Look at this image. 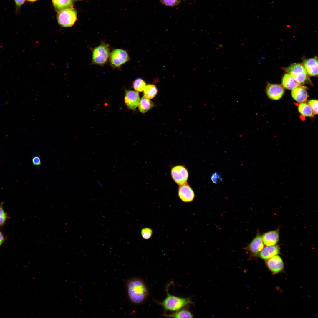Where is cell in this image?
<instances>
[{"label": "cell", "mask_w": 318, "mask_h": 318, "mask_svg": "<svg viewBox=\"0 0 318 318\" xmlns=\"http://www.w3.org/2000/svg\"><path fill=\"white\" fill-rule=\"evenodd\" d=\"M128 298L134 304H140L146 299L148 294V288L143 281L138 278H132L126 283Z\"/></svg>", "instance_id": "obj_1"}, {"label": "cell", "mask_w": 318, "mask_h": 318, "mask_svg": "<svg viewBox=\"0 0 318 318\" xmlns=\"http://www.w3.org/2000/svg\"><path fill=\"white\" fill-rule=\"evenodd\" d=\"M283 69L300 85L312 83L309 76L302 64L295 63L292 64L288 67L283 68Z\"/></svg>", "instance_id": "obj_2"}, {"label": "cell", "mask_w": 318, "mask_h": 318, "mask_svg": "<svg viewBox=\"0 0 318 318\" xmlns=\"http://www.w3.org/2000/svg\"><path fill=\"white\" fill-rule=\"evenodd\" d=\"M110 53L109 44L102 42L92 50L91 64L103 66L107 62Z\"/></svg>", "instance_id": "obj_3"}, {"label": "cell", "mask_w": 318, "mask_h": 318, "mask_svg": "<svg viewBox=\"0 0 318 318\" xmlns=\"http://www.w3.org/2000/svg\"><path fill=\"white\" fill-rule=\"evenodd\" d=\"M192 303L189 298L180 297L168 293L166 298L159 304L167 310L175 311Z\"/></svg>", "instance_id": "obj_4"}, {"label": "cell", "mask_w": 318, "mask_h": 318, "mask_svg": "<svg viewBox=\"0 0 318 318\" xmlns=\"http://www.w3.org/2000/svg\"><path fill=\"white\" fill-rule=\"evenodd\" d=\"M77 11L73 7L62 9L57 12V22L62 27H71L77 20Z\"/></svg>", "instance_id": "obj_5"}, {"label": "cell", "mask_w": 318, "mask_h": 318, "mask_svg": "<svg viewBox=\"0 0 318 318\" xmlns=\"http://www.w3.org/2000/svg\"><path fill=\"white\" fill-rule=\"evenodd\" d=\"M109 62L113 68H120L130 60V57L127 51L121 49H115L110 53Z\"/></svg>", "instance_id": "obj_6"}, {"label": "cell", "mask_w": 318, "mask_h": 318, "mask_svg": "<svg viewBox=\"0 0 318 318\" xmlns=\"http://www.w3.org/2000/svg\"><path fill=\"white\" fill-rule=\"evenodd\" d=\"M170 173L172 179L179 186L187 183L189 173L187 169L184 165L173 166L171 168Z\"/></svg>", "instance_id": "obj_7"}, {"label": "cell", "mask_w": 318, "mask_h": 318, "mask_svg": "<svg viewBox=\"0 0 318 318\" xmlns=\"http://www.w3.org/2000/svg\"><path fill=\"white\" fill-rule=\"evenodd\" d=\"M264 244L261 234L258 231L256 236L244 249L253 256H258L263 249Z\"/></svg>", "instance_id": "obj_8"}, {"label": "cell", "mask_w": 318, "mask_h": 318, "mask_svg": "<svg viewBox=\"0 0 318 318\" xmlns=\"http://www.w3.org/2000/svg\"><path fill=\"white\" fill-rule=\"evenodd\" d=\"M178 195L180 199L185 203L192 202L195 197L194 191L187 183L179 186Z\"/></svg>", "instance_id": "obj_9"}, {"label": "cell", "mask_w": 318, "mask_h": 318, "mask_svg": "<svg viewBox=\"0 0 318 318\" xmlns=\"http://www.w3.org/2000/svg\"><path fill=\"white\" fill-rule=\"evenodd\" d=\"M284 92L283 87L279 84L268 83L266 87V94L270 99L273 100H278L281 99Z\"/></svg>", "instance_id": "obj_10"}, {"label": "cell", "mask_w": 318, "mask_h": 318, "mask_svg": "<svg viewBox=\"0 0 318 318\" xmlns=\"http://www.w3.org/2000/svg\"><path fill=\"white\" fill-rule=\"evenodd\" d=\"M266 260V265L273 274L278 273L283 269V262L279 256L275 255Z\"/></svg>", "instance_id": "obj_11"}, {"label": "cell", "mask_w": 318, "mask_h": 318, "mask_svg": "<svg viewBox=\"0 0 318 318\" xmlns=\"http://www.w3.org/2000/svg\"><path fill=\"white\" fill-rule=\"evenodd\" d=\"M309 76H316L318 75V58L314 57L304 59L303 64Z\"/></svg>", "instance_id": "obj_12"}, {"label": "cell", "mask_w": 318, "mask_h": 318, "mask_svg": "<svg viewBox=\"0 0 318 318\" xmlns=\"http://www.w3.org/2000/svg\"><path fill=\"white\" fill-rule=\"evenodd\" d=\"M140 100L139 96L137 91L131 90L126 91L125 102L130 109L135 110L138 106Z\"/></svg>", "instance_id": "obj_13"}, {"label": "cell", "mask_w": 318, "mask_h": 318, "mask_svg": "<svg viewBox=\"0 0 318 318\" xmlns=\"http://www.w3.org/2000/svg\"><path fill=\"white\" fill-rule=\"evenodd\" d=\"M261 237L263 243L266 246L276 245L279 239V229L266 232Z\"/></svg>", "instance_id": "obj_14"}, {"label": "cell", "mask_w": 318, "mask_h": 318, "mask_svg": "<svg viewBox=\"0 0 318 318\" xmlns=\"http://www.w3.org/2000/svg\"><path fill=\"white\" fill-rule=\"evenodd\" d=\"M306 89V87L301 85L293 89L292 95L293 99L299 103L305 102L308 97V93Z\"/></svg>", "instance_id": "obj_15"}, {"label": "cell", "mask_w": 318, "mask_h": 318, "mask_svg": "<svg viewBox=\"0 0 318 318\" xmlns=\"http://www.w3.org/2000/svg\"><path fill=\"white\" fill-rule=\"evenodd\" d=\"M280 252V248L277 245L266 246L263 248L258 256L262 259L266 260L279 254Z\"/></svg>", "instance_id": "obj_16"}, {"label": "cell", "mask_w": 318, "mask_h": 318, "mask_svg": "<svg viewBox=\"0 0 318 318\" xmlns=\"http://www.w3.org/2000/svg\"><path fill=\"white\" fill-rule=\"evenodd\" d=\"M82 0H52L54 9L57 12L69 7H73L77 1Z\"/></svg>", "instance_id": "obj_17"}, {"label": "cell", "mask_w": 318, "mask_h": 318, "mask_svg": "<svg viewBox=\"0 0 318 318\" xmlns=\"http://www.w3.org/2000/svg\"><path fill=\"white\" fill-rule=\"evenodd\" d=\"M282 84L283 87L289 90H292L300 85L288 73L285 74L283 75Z\"/></svg>", "instance_id": "obj_18"}, {"label": "cell", "mask_w": 318, "mask_h": 318, "mask_svg": "<svg viewBox=\"0 0 318 318\" xmlns=\"http://www.w3.org/2000/svg\"><path fill=\"white\" fill-rule=\"evenodd\" d=\"M138 105L140 111L142 113L146 112L154 106L152 102L145 96L140 100Z\"/></svg>", "instance_id": "obj_19"}, {"label": "cell", "mask_w": 318, "mask_h": 318, "mask_svg": "<svg viewBox=\"0 0 318 318\" xmlns=\"http://www.w3.org/2000/svg\"><path fill=\"white\" fill-rule=\"evenodd\" d=\"M299 112L302 115L307 117H313L314 114L310 105L307 103H301L298 107Z\"/></svg>", "instance_id": "obj_20"}, {"label": "cell", "mask_w": 318, "mask_h": 318, "mask_svg": "<svg viewBox=\"0 0 318 318\" xmlns=\"http://www.w3.org/2000/svg\"><path fill=\"white\" fill-rule=\"evenodd\" d=\"M157 92V89L154 85L149 84L146 86L144 90V96L148 99H151L156 95Z\"/></svg>", "instance_id": "obj_21"}, {"label": "cell", "mask_w": 318, "mask_h": 318, "mask_svg": "<svg viewBox=\"0 0 318 318\" xmlns=\"http://www.w3.org/2000/svg\"><path fill=\"white\" fill-rule=\"evenodd\" d=\"M168 316L169 317L177 318H192L193 317L191 313L185 309L181 310Z\"/></svg>", "instance_id": "obj_22"}, {"label": "cell", "mask_w": 318, "mask_h": 318, "mask_svg": "<svg viewBox=\"0 0 318 318\" xmlns=\"http://www.w3.org/2000/svg\"><path fill=\"white\" fill-rule=\"evenodd\" d=\"M134 89L137 92H142L144 91L146 86L145 82L141 78L135 79L133 83Z\"/></svg>", "instance_id": "obj_23"}, {"label": "cell", "mask_w": 318, "mask_h": 318, "mask_svg": "<svg viewBox=\"0 0 318 318\" xmlns=\"http://www.w3.org/2000/svg\"><path fill=\"white\" fill-rule=\"evenodd\" d=\"M4 203L1 202L0 204V227L2 226L5 223L8 216L3 208Z\"/></svg>", "instance_id": "obj_24"}, {"label": "cell", "mask_w": 318, "mask_h": 318, "mask_svg": "<svg viewBox=\"0 0 318 318\" xmlns=\"http://www.w3.org/2000/svg\"><path fill=\"white\" fill-rule=\"evenodd\" d=\"M153 233L152 229L148 228H143L141 231V236L145 239H148L150 238Z\"/></svg>", "instance_id": "obj_25"}, {"label": "cell", "mask_w": 318, "mask_h": 318, "mask_svg": "<svg viewBox=\"0 0 318 318\" xmlns=\"http://www.w3.org/2000/svg\"><path fill=\"white\" fill-rule=\"evenodd\" d=\"M308 104L311 107L314 114L318 113V100H311L308 102Z\"/></svg>", "instance_id": "obj_26"}, {"label": "cell", "mask_w": 318, "mask_h": 318, "mask_svg": "<svg viewBox=\"0 0 318 318\" xmlns=\"http://www.w3.org/2000/svg\"><path fill=\"white\" fill-rule=\"evenodd\" d=\"M181 0H160L163 4L169 6H173L178 4Z\"/></svg>", "instance_id": "obj_27"}, {"label": "cell", "mask_w": 318, "mask_h": 318, "mask_svg": "<svg viewBox=\"0 0 318 318\" xmlns=\"http://www.w3.org/2000/svg\"><path fill=\"white\" fill-rule=\"evenodd\" d=\"M211 179L213 182L215 183H219L221 182L222 180L221 175L216 172L213 174L211 176Z\"/></svg>", "instance_id": "obj_28"}, {"label": "cell", "mask_w": 318, "mask_h": 318, "mask_svg": "<svg viewBox=\"0 0 318 318\" xmlns=\"http://www.w3.org/2000/svg\"><path fill=\"white\" fill-rule=\"evenodd\" d=\"M26 0H14L15 6V12L16 14L20 8L25 2Z\"/></svg>", "instance_id": "obj_29"}, {"label": "cell", "mask_w": 318, "mask_h": 318, "mask_svg": "<svg viewBox=\"0 0 318 318\" xmlns=\"http://www.w3.org/2000/svg\"><path fill=\"white\" fill-rule=\"evenodd\" d=\"M32 161L34 165H40L41 163V159L39 156L36 155L34 156L32 158Z\"/></svg>", "instance_id": "obj_30"}, {"label": "cell", "mask_w": 318, "mask_h": 318, "mask_svg": "<svg viewBox=\"0 0 318 318\" xmlns=\"http://www.w3.org/2000/svg\"><path fill=\"white\" fill-rule=\"evenodd\" d=\"M5 240V238L2 233L0 231V247Z\"/></svg>", "instance_id": "obj_31"}, {"label": "cell", "mask_w": 318, "mask_h": 318, "mask_svg": "<svg viewBox=\"0 0 318 318\" xmlns=\"http://www.w3.org/2000/svg\"><path fill=\"white\" fill-rule=\"evenodd\" d=\"M26 0L27 1H29V2H34L35 1H37V0Z\"/></svg>", "instance_id": "obj_32"}]
</instances>
